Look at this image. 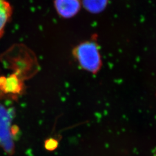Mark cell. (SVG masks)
<instances>
[{
  "label": "cell",
  "instance_id": "cell-1",
  "mask_svg": "<svg viewBox=\"0 0 156 156\" xmlns=\"http://www.w3.org/2000/svg\"><path fill=\"white\" fill-rule=\"evenodd\" d=\"M75 56L84 69L91 73H97L101 66L100 55L97 45L86 42L75 49Z\"/></svg>",
  "mask_w": 156,
  "mask_h": 156
},
{
  "label": "cell",
  "instance_id": "cell-7",
  "mask_svg": "<svg viewBox=\"0 0 156 156\" xmlns=\"http://www.w3.org/2000/svg\"><path fill=\"white\" fill-rule=\"evenodd\" d=\"M2 92H1V90H0V95L1 94H2Z\"/></svg>",
  "mask_w": 156,
  "mask_h": 156
},
{
  "label": "cell",
  "instance_id": "cell-2",
  "mask_svg": "<svg viewBox=\"0 0 156 156\" xmlns=\"http://www.w3.org/2000/svg\"><path fill=\"white\" fill-rule=\"evenodd\" d=\"M10 113L2 105L0 104V145L5 150L10 151L11 140L9 133V115Z\"/></svg>",
  "mask_w": 156,
  "mask_h": 156
},
{
  "label": "cell",
  "instance_id": "cell-6",
  "mask_svg": "<svg viewBox=\"0 0 156 156\" xmlns=\"http://www.w3.org/2000/svg\"><path fill=\"white\" fill-rule=\"evenodd\" d=\"M57 146V141L55 140L51 139L47 140V142L45 144V146L47 149L49 151L54 150Z\"/></svg>",
  "mask_w": 156,
  "mask_h": 156
},
{
  "label": "cell",
  "instance_id": "cell-4",
  "mask_svg": "<svg viewBox=\"0 0 156 156\" xmlns=\"http://www.w3.org/2000/svg\"><path fill=\"white\" fill-rule=\"evenodd\" d=\"M12 8L7 0H0V38L4 32L6 24L11 16Z\"/></svg>",
  "mask_w": 156,
  "mask_h": 156
},
{
  "label": "cell",
  "instance_id": "cell-5",
  "mask_svg": "<svg viewBox=\"0 0 156 156\" xmlns=\"http://www.w3.org/2000/svg\"><path fill=\"white\" fill-rule=\"evenodd\" d=\"M86 9L93 13L102 11L106 6L108 0H82Z\"/></svg>",
  "mask_w": 156,
  "mask_h": 156
},
{
  "label": "cell",
  "instance_id": "cell-3",
  "mask_svg": "<svg viewBox=\"0 0 156 156\" xmlns=\"http://www.w3.org/2000/svg\"><path fill=\"white\" fill-rule=\"evenodd\" d=\"M79 0H55L57 12L64 17H71L78 13L80 9Z\"/></svg>",
  "mask_w": 156,
  "mask_h": 156
}]
</instances>
